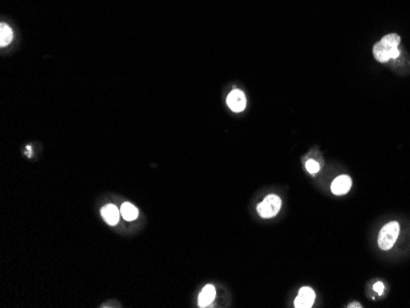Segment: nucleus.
Masks as SVG:
<instances>
[{
	"mask_svg": "<svg viewBox=\"0 0 410 308\" xmlns=\"http://www.w3.org/2000/svg\"><path fill=\"white\" fill-rule=\"evenodd\" d=\"M400 36L397 33H389L378 41L374 46V55L377 62L386 63L390 59H397L400 55L399 45Z\"/></svg>",
	"mask_w": 410,
	"mask_h": 308,
	"instance_id": "obj_1",
	"label": "nucleus"
},
{
	"mask_svg": "<svg viewBox=\"0 0 410 308\" xmlns=\"http://www.w3.org/2000/svg\"><path fill=\"white\" fill-rule=\"evenodd\" d=\"M399 231L400 226L397 221L388 222L387 225H384L382 230L380 231V235H378V246H380L381 249H390L396 243L397 238H398Z\"/></svg>",
	"mask_w": 410,
	"mask_h": 308,
	"instance_id": "obj_2",
	"label": "nucleus"
},
{
	"mask_svg": "<svg viewBox=\"0 0 410 308\" xmlns=\"http://www.w3.org/2000/svg\"><path fill=\"white\" fill-rule=\"evenodd\" d=\"M280 207H282V200H280V198L272 194V196H268L260 204H258L257 210L262 218L269 219L274 218L279 213Z\"/></svg>",
	"mask_w": 410,
	"mask_h": 308,
	"instance_id": "obj_3",
	"label": "nucleus"
},
{
	"mask_svg": "<svg viewBox=\"0 0 410 308\" xmlns=\"http://www.w3.org/2000/svg\"><path fill=\"white\" fill-rule=\"evenodd\" d=\"M226 101L229 108L233 112H242L246 108V96L241 90H232Z\"/></svg>",
	"mask_w": 410,
	"mask_h": 308,
	"instance_id": "obj_4",
	"label": "nucleus"
},
{
	"mask_svg": "<svg viewBox=\"0 0 410 308\" xmlns=\"http://www.w3.org/2000/svg\"><path fill=\"white\" fill-rule=\"evenodd\" d=\"M316 294L311 287L300 288L299 296L295 300V307L297 308H310L313 306Z\"/></svg>",
	"mask_w": 410,
	"mask_h": 308,
	"instance_id": "obj_5",
	"label": "nucleus"
},
{
	"mask_svg": "<svg viewBox=\"0 0 410 308\" xmlns=\"http://www.w3.org/2000/svg\"><path fill=\"white\" fill-rule=\"evenodd\" d=\"M350 188H351V178L349 176L343 175L337 177L333 181L330 189H332V193L336 194V196H344V194L348 193Z\"/></svg>",
	"mask_w": 410,
	"mask_h": 308,
	"instance_id": "obj_6",
	"label": "nucleus"
},
{
	"mask_svg": "<svg viewBox=\"0 0 410 308\" xmlns=\"http://www.w3.org/2000/svg\"><path fill=\"white\" fill-rule=\"evenodd\" d=\"M101 214H102V218L108 225L115 226L118 224L119 221V216H121V210H118V207L113 204H108V205L103 206L102 210H101Z\"/></svg>",
	"mask_w": 410,
	"mask_h": 308,
	"instance_id": "obj_7",
	"label": "nucleus"
},
{
	"mask_svg": "<svg viewBox=\"0 0 410 308\" xmlns=\"http://www.w3.org/2000/svg\"><path fill=\"white\" fill-rule=\"evenodd\" d=\"M216 291L215 287L213 285H207L205 287L201 290L199 298H198V304L199 307H208L209 304L213 302L214 298H215Z\"/></svg>",
	"mask_w": 410,
	"mask_h": 308,
	"instance_id": "obj_8",
	"label": "nucleus"
},
{
	"mask_svg": "<svg viewBox=\"0 0 410 308\" xmlns=\"http://www.w3.org/2000/svg\"><path fill=\"white\" fill-rule=\"evenodd\" d=\"M121 215L124 218V220H127V221H134V220L138 218L139 213L138 209L133 205V204L124 203L121 207Z\"/></svg>",
	"mask_w": 410,
	"mask_h": 308,
	"instance_id": "obj_9",
	"label": "nucleus"
},
{
	"mask_svg": "<svg viewBox=\"0 0 410 308\" xmlns=\"http://www.w3.org/2000/svg\"><path fill=\"white\" fill-rule=\"evenodd\" d=\"M12 41V31L6 24L0 25V46H8Z\"/></svg>",
	"mask_w": 410,
	"mask_h": 308,
	"instance_id": "obj_10",
	"label": "nucleus"
},
{
	"mask_svg": "<svg viewBox=\"0 0 410 308\" xmlns=\"http://www.w3.org/2000/svg\"><path fill=\"white\" fill-rule=\"evenodd\" d=\"M306 168H307V171L310 172V174L314 175L320 171V163L314 161V160H308V161L306 162Z\"/></svg>",
	"mask_w": 410,
	"mask_h": 308,
	"instance_id": "obj_11",
	"label": "nucleus"
},
{
	"mask_svg": "<svg viewBox=\"0 0 410 308\" xmlns=\"http://www.w3.org/2000/svg\"><path fill=\"white\" fill-rule=\"evenodd\" d=\"M383 288H384V286H383L382 282H377V284H375V286H374V290L376 291V292H378L380 295L383 292Z\"/></svg>",
	"mask_w": 410,
	"mask_h": 308,
	"instance_id": "obj_12",
	"label": "nucleus"
},
{
	"mask_svg": "<svg viewBox=\"0 0 410 308\" xmlns=\"http://www.w3.org/2000/svg\"><path fill=\"white\" fill-rule=\"evenodd\" d=\"M349 307H361V304H359V303H352V304H350Z\"/></svg>",
	"mask_w": 410,
	"mask_h": 308,
	"instance_id": "obj_13",
	"label": "nucleus"
}]
</instances>
